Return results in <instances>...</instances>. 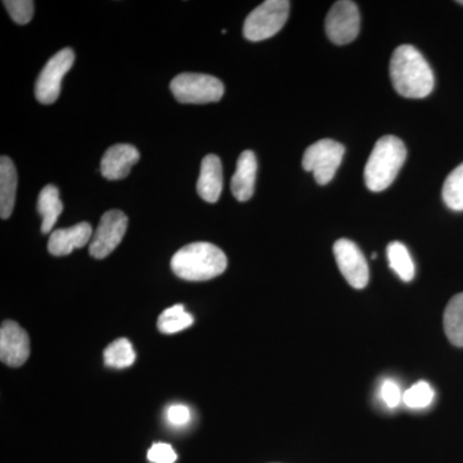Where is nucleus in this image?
I'll return each instance as SVG.
<instances>
[{
	"mask_svg": "<svg viewBox=\"0 0 463 463\" xmlns=\"http://www.w3.org/2000/svg\"><path fill=\"white\" fill-rule=\"evenodd\" d=\"M3 5L18 25H26L32 21L35 9L33 0H5Z\"/></svg>",
	"mask_w": 463,
	"mask_h": 463,
	"instance_id": "obj_24",
	"label": "nucleus"
},
{
	"mask_svg": "<svg viewBox=\"0 0 463 463\" xmlns=\"http://www.w3.org/2000/svg\"><path fill=\"white\" fill-rule=\"evenodd\" d=\"M289 14L288 0H267L246 18L243 35L250 42H261L281 32Z\"/></svg>",
	"mask_w": 463,
	"mask_h": 463,
	"instance_id": "obj_4",
	"label": "nucleus"
},
{
	"mask_svg": "<svg viewBox=\"0 0 463 463\" xmlns=\"http://www.w3.org/2000/svg\"><path fill=\"white\" fill-rule=\"evenodd\" d=\"M381 399L389 408L398 407L403 395H402L401 388L395 381L385 380L381 385Z\"/></svg>",
	"mask_w": 463,
	"mask_h": 463,
	"instance_id": "obj_26",
	"label": "nucleus"
},
{
	"mask_svg": "<svg viewBox=\"0 0 463 463\" xmlns=\"http://www.w3.org/2000/svg\"><path fill=\"white\" fill-rule=\"evenodd\" d=\"M138 149L132 145H116L109 147L100 161V173L109 181L127 178L132 167L139 161Z\"/></svg>",
	"mask_w": 463,
	"mask_h": 463,
	"instance_id": "obj_12",
	"label": "nucleus"
},
{
	"mask_svg": "<svg viewBox=\"0 0 463 463\" xmlns=\"http://www.w3.org/2000/svg\"><path fill=\"white\" fill-rule=\"evenodd\" d=\"M223 191V167L216 155H207L201 163L197 194L203 201L215 203Z\"/></svg>",
	"mask_w": 463,
	"mask_h": 463,
	"instance_id": "obj_15",
	"label": "nucleus"
},
{
	"mask_svg": "<svg viewBox=\"0 0 463 463\" xmlns=\"http://www.w3.org/2000/svg\"><path fill=\"white\" fill-rule=\"evenodd\" d=\"M386 251H388L390 268L398 274L399 279L404 282L412 281L414 274H416V268H414L410 251L403 243L394 241L390 243Z\"/></svg>",
	"mask_w": 463,
	"mask_h": 463,
	"instance_id": "obj_19",
	"label": "nucleus"
},
{
	"mask_svg": "<svg viewBox=\"0 0 463 463\" xmlns=\"http://www.w3.org/2000/svg\"><path fill=\"white\" fill-rule=\"evenodd\" d=\"M434 397V389L431 388L430 383L426 381H419L404 392L403 402L412 410H422L432 403Z\"/></svg>",
	"mask_w": 463,
	"mask_h": 463,
	"instance_id": "obj_23",
	"label": "nucleus"
},
{
	"mask_svg": "<svg viewBox=\"0 0 463 463\" xmlns=\"http://www.w3.org/2000/svg\"><path fill=\"white\" fill-rule=\"evenodd\" d=\"M258 161L252 151H243L237 161L236 173L231 182L233 196L240 203L251 199L257 181Z\"/></svg>",
	"mask_w": 463,
	"mask_h": 463,
	"instance_id": "obj_14",
	"label": "nucleus"
},
{
	"mask_svg": "<svg viewBox=\"0 0 463 463\" xmlns=\"http://www.w3.org/2000/svg\"><path fill=\"white\" fill-rule=\"evenodd\" d=\"M361 29L358 5L352 0H340L332 5L326 17V33L337 45L355 41Z\"/></svg>",
	"mask_w": 463,
	"mask_h": 463,
	"instance_id": "obj_8",
	"label": "nucleus"
},
{
	"mask_svg": "<svg viewBox=\"0 0 463 463\" xmlns=\"http://www.w3.org/2000/svg\"><path fill=\"white\" fill-rule=\"evenodd\" d=\"M106 365L112 368H127L136 362V352L128 339H118L109 344L103 353Z\"/></svg>",
	"mask_w": 463,
	"mask_h": 463,
	"instance_id": "obj_21",
	"label": "nucleus"
},
{
	"mask_svg": "<svg viewBox=\"0 0 463 463\" xmlns=\"http://www.w3.org/2000/svg\"><path fill=\"white\" fill-rule=\"evenodd\" d=\"M128 228V216L121 210H109L105 213L91 239L90 252L91 257L105 259L123 241Z\"/></svg>",
	"mask_w": 463,
	"mask_h": 463,
	"instance_id": "obj_9",
	"label": "nucleus"
},
{
	"mask_svg": "<svg viewBox=\"0 0 463 463\" xmlns=\"http://www.w3.org/2000/svg\"><path fill=\"white\" fill-rule=\"evenodd\" d=\"M30 355L27 332L18 323L5 321L0 327V359L9 367H21Z\"/></svg>",
	"mask_w": 463,
	"mask_h": 463,
	"instance_id": "obj_11",
	"label": "nucleus"
},
{
	"mask_svg": "<svg viewBox=\"0 0 463 463\" xmlns=\"http://www.w3.org/2000/svg\"><path fill=\"white\" fill-rule=\"evenodd\" d=\"M147 457L152 463H174L178 458L173 447L166 443H155Z\"/></svg>",
	"mask_w": 463,
	"mask_h": 463,
	"instance_id": "obj_25",
	"label": "nucleus"
},
{
	"mask_svg": "<svg viewBox=\"0 0 463 463\" xmlns=\"http://www.w3.org/2000/svg\"><path fill=\"white\" fill-rule=\"evenodd\" d=\"M458 3H459V5H463V0H461V2H458Z\"/></svg>",
	"mask_w": 463,
	"mask_h": 463,
	"instance_id": "obj_28",
	"label": "nucleus"
},
{
	"mask_svg": "<svg viewBox=\"0 0 463 463\" xmlns=\"http://www.w3.org/2000/svg\"><path fill=\"white\" fill-rule=\"evenodd\" d=\"M38 212L42 215V233L47 234L53 230L61 213L63 212L62 201L60 200V191L56 185L48 184L39 194Z\"/></svg>",
	"mask_w": 463,
	"mask_h": 463,
	"instance_id": "obj_17",
	"label": "nucleus"
},
{
	"mask_svg": "<svg viewBox=\"0 0 463 463\" xmlns=\"http://www.w3.org/2000/svg\"><path fill=\"white\" fill-rule=\"evenodd\" d=\"M17 170L11 158H0V216L8 219L16 203Z\"/></svg>",
	"mask_w": 463,
	"mask_h": 463,
	"instance_id": "obj_16",
	"label": "nucleus"
},
{
	"mask_svg": "<svg viewBox=\"0 0 463 463\" xmlns=\"http://www.w3.org/2000/svg\"><path fill=\"white\" fill-rule=\"evenodd\" d=\"M444 331L453 345L463 346V294L450 298L444 312Z\"/></svg>",
	"mask_w": 463,
	"mask_h": 463,
	"instance_id": "obj_18",
	"label": "nucleus"
},
{
	"mask_svg": "<svg viewBox=\"0 0 463 463\" xmlns=\"http://www.w3.org/2000/svg\"><path fill=\"white\" fill-rule=\"evenodd\" d=\"M170 90L178 102L191 105L218 102L224 94V85L215 76L191 72L175 76Z\"/></svg>",
	"mask_w": 463,
	"mask_h": 463,
	"instance_id": "obj_5",
	"label": "nucleus"
},
{
	"mask_svg": "<svg viewBox=\"0 0 463 463\" xmlns=\"http://www.w3.org/2000/svg\"><path fill=\"white\" fill-rule=\"evenodd\" d=\"M167 421L173 426H184L191 421L190 408L182 404L170 405L166 412Z\"/></svg>",
	"mask_w": 463,
	"mask_h": 463,
	"instance_id": "obj_27",
	"label": "nucleus"
},
{
	"mask_svg": "<svg viewBox=\"0 0 463 463\" xmlns=\"http://www.w3.org/2000/svg\"><path fill=\"white\" fill-rule=\"evenodd\" d=\"M345 147L334 139H321L304 152L303 167L312 173L318 184H328L341 165Z\"/></svg>",
	"mask_w": 463,
	"mask_h": 463,
	"instance_id": "obj_6",
	"label": "nucleus"
},
{
	"mask_svg": "<svg viewBox=\"0 0 463 463\" xmlns=\"http://www.w3.org/2000/svg\"><path fill=\"white\" fill-rule=\"evenodd\" d=\"M407 158V148L398 137L385 136L376 142L364 167L368 190L383 192L397 178Z\"/></svg>",
	"mask_w": 463,
	"mask_h": 463,
	"instance_id": "obj_3",
	"label": "nucleus"
},
{
	"mask_svg": "<svg viewBox=\"0 0 463 463\" xmlns=\"http://www.w3.org/2000/svg\"><path fill=\"white\" fill-rule=\"evenodd\" d=\"M75 53L70 48L58 52L42 70L35 84V97L43 105L56 102L61 93V83L74 65Z\"/></svg>",
	"mask_w": 463,
	"mask_h": 463,
	"instance_id": "obj_7",
	"label": "nucleus"
},
{
	"mask_svg": "<svg viewBox=\"0 0 463 463\" xmlns=\"http://www.w3.org/2000/svg\"><path fill=\"white\" fill-rule=\"evenodd\" d=\"M91 236H93V231L87 222L76 224L74 227L57 230L51 234L48 250L54 257H66L75 249L84 248L90 242Z\"/></svg>",
	"mask_w": 463,
	"mask_h": 463,
	"instance_id": "obj_13",
	"label": "nucleus"
},
{
	"mask_svg": "<svg viewBox=\"0 0 463 463\" xmlns=\"http://www.w3.org/2000/svg\"><path fill=\"white\" fill-rule=\"evenodd\" d=\"M335 259L340 272L352 288L362 289L370 281V269L364 252L353 241L341 239L334 245Z\"/></svg>",
	"mask_w": 463,
	"mask_h": 463,
	"instance_id": "obj_10",
	"label": "nucleus"
},
{
	"mask_svg": "<svg viewBox=\"0 0 463 463\" xmlns=\"http://www.w3.org/2000/svg\"><path fill=\"white\" fill-rule=\"evenodd\" d=\"M192 323H194V317L185 312L184 307L178 304V306L167 307L161 313L158 317L157 328L163 334L173 335L190 327Z\"/></svg>",
	"mask_w": 463,
	"mask_h": 463,
	"instance_id": "obj_20",
	"label": "nucleus"
},
{
	"mask_svg": "<svg viewBox=\"0 0 463 463\" xmlns=\"http://www.w3.org/2000/svg\"><path fill=\"white\" fill-rule=\"evenodd\" d=\"M443 200L453 212H463V164L447 176L443 185Z\"/></svg>",
	"mask_w": 463,
	"mask_h": 463,
	"instance_id": "obj_22",
	"label": "nucleus"
},
{
	"mask_svg": "<svg viewBox=\"0 0 463 463\" xmlns=\"http://www.w3.org/2000/svg\"><path fill=\"white\" fill-rule=\"evenodd\" d=\"M390 78L394 90L405 99H425L434 90V72L413 45L403 44L394 51L390 60Z\"/></svg>",
	"mask_w": 463,
	"mask_h": 463,
	"instance_id": "obj_1",
	"label": "nucleus"
},
{
	"mask_svg": "<svg viewBox=\"0 0 463 463\" xmlns=\"http://www.w3.org/2000/svg\"><path fill=\"white\" fill-rule=\"evenodd\" d=\"M173 272L191 282L209 281L227 269V257L218 246L209 242H194L174 254Z\"/></svg>",
	"mask_w": 463,
	"mask_h": 463,
	"instance_id": "obj_2",
	"label": "nucleus"
}]
</instances>
